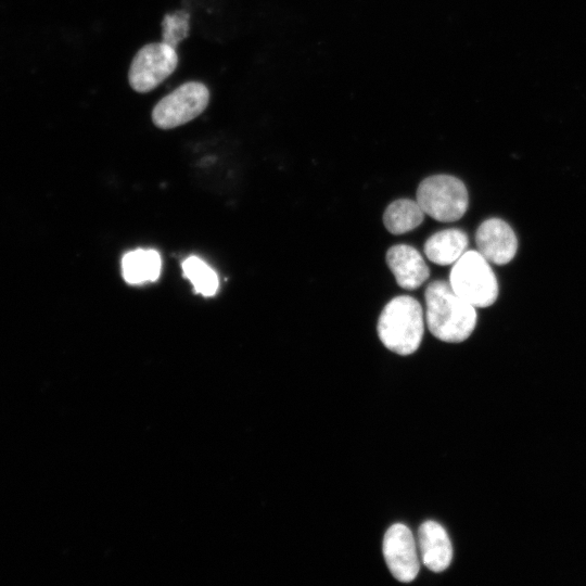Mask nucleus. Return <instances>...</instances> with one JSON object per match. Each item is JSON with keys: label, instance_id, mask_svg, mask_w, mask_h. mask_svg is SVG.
<instances>
[{"label": "nucleus", "instance_id": "f257e3e1", "mask_svg": "<svg viewBox=\"0 0 586 586\" xmlns=\"http://www.w3.org/2000/svg\"><path fill=\"white\" fill-rule=\"evenodd\" d=\"M424 298L426 324L435 337L460 343L471 335L477 320L475 307L458 296L448 282H431Z\"/></svg>", "mask_w": 586, "mask_h": 586}, {"label": "nucleus", "instance_id": "f03ea898", "mask_svg": "<svg viewBox=\"0 0 586 586\" xmlns=\"http://www.w3.org/2000/svg\"><path fill=\"white\" fill-rule=\"evenodd\" d=\"M377 330L381 342L391 352L412 354L419 348L424 331L420 303L408 295L392 298L380 314Z\"/></svg>", "mask_w": 586, "mask_h": 586}, {"label": "nucleus", "instance_id": "7ed1b4c3", "mask_svg": "<svg viewBox=\"0 0 586 586\" xmlns=\"http://www.w3.org/2000/svg\"><path fill=\"white\" fill-rule=\"evenodd\" d=\"M491 263L479 251H466L453 264L449 285L453 291L475 308H485L498 297V281Z\"/></svg>", "mask_w": 586, "mask_h": 586}, {"label": "nucleus", "instance_id": "20e7f679", "mask_svg": "<svg viewBox=\"0 0 586 586\" xmlns=\"http://www.w3.org/2000/svg\"><path fill=\"white\" fill-rule=\"evenodd\" d=\"M418 204L433 219L451 222L468 209L469 195L464 183L449 175H435L421 181L417 189Z\"/></svg>", "mask_w": 586, "mask_h": 586}, {"label": "nucleus", "instance_id": "39448f33", "mask_svg": "<svg viewBox=\"0 0 586 586\" xmlns=\"http://www.w3.org/2000/svg\"><path fill=\"white\" fill-rule=\"evenodd\" d=\"M209 101L207 87L188 81L162 98L153 107L152 120L161 129H171L196 118Z\"/></svg>", "mask_w": 586, "mask_h": 586}, {"label": "nucleus", "instance_id": "423d86ee", "mask_svg": "<svg viewBox=\"0 0 586 586\" xmlns=\"http://www.w3.org/2000/svg\"><path fill=\"white\" fill-rule=\"evenodd\" d=\"M178 61L176 49L162 41L143 46L130 64V87L140 93L155 89L174 73Z\"/></svg>", "mask_w": 586, "mask_h": 586}, {"label": "nucleus", "instance_id": "0eeeda50", "mask_svg": "<svg viewBox=\"0 0 586 586\" xmlns=\"http://www.w3.org/2000/svg\"><path fill=\"white\" fill-rule=\"evenodd\" d=\"M383 556L392 575L399 582L413 581L420 569L417 542L402 523L393 524L383 538Z\"/></svg>", "mask_w": 586, "mask_h": 586}, {"label": "nucleus", "instance_id": "6e6552de", "mask_svg": "<svg viewBox=\"0 0 586 586\" xmlns=\"http://www.w3.org/2000/svg\"><path fill=\"white\" fill-rule=\"evenodd\" d=\"M477 251L492 264L510 263L518 251V240L513 229L500 218L484 220L475 232Z\"/></svg>", "mask_w": 586, "mask_h": 586}, {"label": "nucleus", "instance_id": "1a4fd4ad", "mask_svg": "<svg viewBox=\"0 0 586 586\" xmlns=\"http://www.w3.org/2000/svg\"><path fill=\"white\" fill-rule=\"evenodd\" d=\"M386 263L397 284L405 290L418 289L430 276L420 252L406 244H397L386 252Z\"/></svg>", "mask_w": 586, "mask_h": 586}, {"label": "nucleus", "instance_id": "9d476101", "mask_svg": "<svg viewBox=\"0 0 586 586\" xmlns=\"http://www.w3.org/2000/svg\"><path fill=\"white\" fill-rule=\"evenodd\" d=\"M422 563L433 572L445 571L453 560V546L445 528L434 521H425L418 530L417 540Z\"/></svg>", "mask_w": 586, "mask_h": 586}, {"label": "nucleus", "instance_id": "9b49d317", "mask_svg": "<svg viewBox=\"0 0 586 586\" xmlns=\"http://www.w3.org/2000/svg\"><path fill=\"white\" fill-rule=\"evenodd\" d=\"M469 239L460 229H445L432 234L424 243V254L432 263L447 266L455 264L467 251Z\"/></svg>", "mask_w": 586, "mask_h": 586}, {"label": "nucleus", "instance_id": "f8f14e48", "mask_svg": "<svg viewBox=\"0 0 586 586\" xmlns=\"http://www.w3.org/2000/svg\"><path fill=\"white\" fill-rule=\"evenodd\" d=\"M162 259L154 250L138 249L128 252L122 259V272L129 284L156 281L161 275Z\"/></svg>", "mask_w": 586, "mask_h": 586}, {"label": "nucleus", "instance_id": "ddd939ff", "mask_svg": "<svg viewBox=\"0 0 586 586\" xmlns=\"http://www.w3.org/2000/svg\"><path fill=\"white\" fill-rule=\"evenodd\" d=\"M424 219V212L417 201L399 199L392 202L383 215L386 230L393 234H403L416 229Z\"/></svg>", "mask_w": 586, "mask_h": 586}, {"label": "nucleus", "instance_id": "4468645a", "mask_svg": "<svg viewBox=\"0 0 586 586\" xmlns=\"http://www.w3.org/2000/svg\"><path fill=\"white\" fill-rule=\"evenodd\" d=\"M183 276L192 283L196 293L213 296L218 290L216 272L198 256H190L182 263Z\"/></svg>", "mask_w": 586, "mask_h": 586}, {"label": "nucleus", "instance_id": "2eb2a0df", "mask_svg": "<svg viewBox=\"0 0 586 586\" xmlns=\"http://www.w3.org/2000/svg\"><path fill=\"white\" fill-rule=\"evenodd\" d=\"M190 14L186 10H178L165 14L162 21V42L177 48L189 36Z\"/></svg>", "mask_w": 586, "mask_h": 586}]
</instances>
